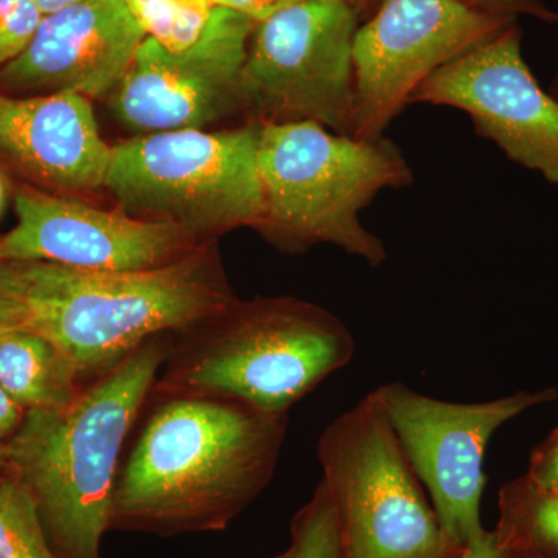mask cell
<instances>
[{
  "mask_svg": "<svg viewBox=\"0 0 558 558\" xmlns=\"http://www.w3.org/2000/svg\"><path fill=\"white\" fill-rule=\"evenodd\" d=\"M138 422L113 487L110 531L175 537L226 531L266 490L289 414L149 392Z\"/></svg>",
  "mask_w": 558,
  "mask_h": 558,
  "instance_id": "1",
  "label": "cell"
},
{
  "mask_svg": "<svg viewBox=\"0 0 558 558\" xmlns=\"http://www.w3.org/2000/svg\"><path fill=\"white\" fill-rule=\"evenodd\" d=\"M170 347L160 333L92 381L72 405L27 411L5 440L11 475L35 501L57 558H101L128 439Z\"/></svg>",
  "mask_w": 558,
  "mask_h": 558,
  "instance_id": "2",
  "label": "cell"
},
{
  "mask_svg": "<svg viewBox=\"0 0 558 558\" xmlns=\"http://www.w3.org/2000/svg\"><path fill=\"white\" fill-rule=\"evenodd\" d=\"M13 263L27 330L58 344L86 385L153 337L211 317L236 300L213 242L186 258L149 270Z\"/></svg>",
  "mask_w": 558,
  "mask_h": 558,
  "instance_id": "3",
  "label": "cell"
},
{
  "mask_svg": "<svg viewBox=\"0 0 558 558\" xmlns=\"http://www.w3.org/2000/svg\"><path fill=\"white\" fill-rule=\"evenodd\" d=\"M355 349L343 319L317 304L293 296L234 300L170 333L150 392L211 396L267 414H289L348 366Z\"/></svg>",
  "mask_w": 558,
  "mask_h": 558,
  "instance_id": "4",
  "label": "cell"
},
{
  "mask_svg": "<svg viewBox=\"0 0 558 558\" xmlns=\"http://www.w3.org/2000/svg\"><path fill=\"white\" fill-rule=\"evenodd\" d=\"M258 168L264 215L256 229L271 244L288 253L332 244L371 267L387 260L360 213L380 191L413 183L391 140L355 138L315 123L263 124Z\"/></svg>",
  "mask_w": 558,
  "mask_h": 558,
  "instance_id": "5",
  "label": "cell"
},
{
  "mask_svg": "<svg viewBox=\"0 0 558 558\" xmlns=\"http://www.w3.org/2000/svg\"><path fill=\"white\" fill-rule=\"evenodd\" d=\"M259 124L207 132H146L110 150L105 189L121 211L163 220L202 242L264 215L258 168Z\"/></svg>",
  "mask_w": 558,
  "mask_h": 558,
  "instance_id": "6",
  "label": "cell"
},
{
  "mask_svg": "<svg viewBox=\"0 0 558 558\" xmlns=\"http://www.w3.org/2000/svg\"><path fill=\"white\" fill-rule=\"evenodd\" d=\"M317 458L341 558H462L374 396L330 421Z\"/></svg>",
  "mask_w": 558,
  "mask_h": 558,
  "instance_id": "7",
  "label": "cell"
},
{
  "mask_svg": "<svg viewBox=\"0 0 558 558\" xmlns=\"http://www.w3.org/2000/svg\"><path fill=\"white\" fill-rule=\"evenodd\" d=\"M359 27L347 0H296L258 22L244 70L252 123H315L349 135Z\"/></svg>",
  "mask_w": 558,
  "mask_h": 558,
  "instance_id": "8",
  "label": "cell"
},
{
  "mask_svg": "<svg viewBox=\"0 0 558 558\" xmlns=\"http://www.w3.org/2000/svg\"><path fill=\"white\" fill-rule=\"evenodd\" d=\"M371 395L387 414L440 526L464 549L487 531L481 499L488 442L512 418L558 398L557 389L548 388L459 403L429 398L402 381L380 385Z\"/></svg>",
  "mask_w": 558,
  "mask_h": 558,
  "instance_id": "9",
  "label": "cell"
},
{
  "mask_svg": "<svg viewBox=\"0 0 558 558\" xmlns=\"http://www.w3.org/2000/svg\"><path fill=\"white\" fill-rule=\"evenodd\" d=\"M513 24L462 0H384L355 33L349 135L384 137L429 75Z\"/></svg>",
  "mask_w": 558,
  "mask_h": 558,
  "instance_id": "10",
  "label": "cell"
},
{
  "mask_svg": "<svg viewBox=\"0 0 558 558\" xmlns=\"http://www.w3.org/2000/svg\"><path fill=\"white\" fill-rule=\"evenodd\" d=\"M256 22L215 7L190 49L171 53L146 36L112 97V110L134 131L202 130L244 110V70Z\"/></svg>",
  "mask_w": 558,
  "mask_h": 558,
  "instance_id": "11",
  "label": "cell"
},
{
  "mask_svg": "<svg viewBox=\"0 0 558 558\" xmlns=\"http://www.w3.org/2000/svg\"><path fill=\"white\" fill-rule=\"evenodd\" d=\"M413 102L464 110L481 137L558 185V100L524 61L515 24L436 70Z\"/></svg>",
  "mask_w": 558,
  "mask_h": 558,
  "instance_id": "12",
  "label": "cell"
},
{
  "mask_svg": "<svg viewBox=\"0 0 558 558\" xmlns=\"http://www.w3.org/2000/svg\"><path fill=\"white\" fill-rule=\"evenodd\" d=\"M14 213L16 226L0 234V260L98 271L149 270L208 244L175 223L94 207L28 183L14 193Z\"/></svg>",
  "mask_w": 558,
  "mask_h": 558,
  "instance_id": "13",
  "label": "cell"
},
{
  "mask_svg": "<svg viewBox=\"0 0 558 558\" xmlns=\"http://www.w3.org/2000/svg\"><path fill=\"white\" fill-rule=\"evenodd\" d=\"M146 38L124 0H80L46 14L16 60L0 68V94H112Z\"/></svg>",
  "mask_w": 558,
  "mask_h": 558,
  "instance_id": "14",
  "label": "cell"
},
{
  "mask_svg": "<svg viewBox=\"0 0 558 558\" xmlns=\"http://www.w3.org/2000/svg\"><path fill=\"white\" fill-rule=\"evenodd\" d=\"M110 150L89 98L0 94V165L28 185L75 197L105 189Z\"/></svg>",
  "mask_w": 558,
  "mask_h": 558,
  "instance_id": "15",
  "label": "cell"
},
{
  "mask_svg": "<svg viewBox=\"0 0 558 558\" xmlns=\"http://www.w3.org/2000/svg\"><path fill=\"white\" fill-rule=\"evenodd\" d=\"M0 385L25 413L65 409L87 387L73 360L33 330L0 333Z\"/></svg>",
  "mask_w": 558,
  "mask_h": 558,
  "instance_id": "16",
  "label": "cell"
},
{
  "mask_svg": "<svg viewBox=\"0 0 558 558\" xmlns=\"http://www.w3.org/2000/svg\"><path fill=\"white\" fill-rule=\"evenodd\" d=\"M505 550L558 558V492L545 490L526 475L499 488L494 529Z\"/></svg>",
  "mask_w": 558,
  "mask_h": 558,
  "instance_id": "17",
  "label": "cell"
},
{
  "mask_svg": "<svg viewBox=\"0 0 558 558\" xmlns=\"http://www.w3.org/2000/svg\"><path fill=\"white\" fill-rule=\"evenodd\" d=\"M148 38L171 53L190 49L211 20L213 0H124Z\"/></svg>",
  "mask_w": 558,
  "mask_h": 558,
  "instance_id": "18",
  "label": "cell"
},
{
  "mask_svg": "<svg viewBox=\"0 0 558 558\" xmlns=\"http://www.w3.org/2000/svg\"><path fill=\"white\" fill-rule=\"evenodd\" d=\"M0 558H57L35 501L13 475L0 484Z\"/></svg>",
  "mask_w": 558,
  "mask_h": 558,
  "instance_id": "19",
  "label": "cell"
},
{
  "mask_svg": "<svg viewBox=\"0 0 558 558\" xmlns=\"http://www.w3.org/2000/svg\"><path fill=\"white\" fill-rule=\"evenodd\" d=\"M290 558H341L332 502L323 481L290 523Z\"/></svg>",
  "mask_w": 558,
  "mask_h": 558,
  "instance_id": "20",
  "label": "cell"
},
{
  "mask_svg": "<svg viewBox=\"0 0 558 558\" xmlns=\"http://www.w3.org/2000/svg\"><path fill=\"white\" fill-rule=\"evenodd\" d=\"M44 16L33 0H0V68L31 46Z\"/></svg>",
  "mask_w": 558,
  "mask_h": 558,
  "instance_id": "21",
  "label": "cell"
},
{
  "mask_svg": "<svg viewBox=\"0 0 558 558\" xmlns=\"http://www.w3.org/2000/svg\"><path fill=\"white\" fill-rule=\"evenodd\" d=\"M27 330V311L13 260H0V333Z\"/></svg>",
  "mask_w": 558,
  "mask_h": 558,
  "instance_id": "22",
  "label": "cell"
},
{
  "mask_svg": "<svg viewBox=\"0 0 558 558\" xmlns=\"http://www.w3.org/2000/svg\"><path fill=\"white\" fill-rule=\"evenodd\" d=\"M524 475L545 490L558 492V425L532 451Z\"/></svg>",
  "mask_w": 558,
  "mask_h": 558,
  "instance_id": "23",
  "label": "cell"
},
{
  "mask_svg": "<svg viewBox=\"0 0 558 558\" xmlns=\"http://www.w3.org/2000/svg\"><path fill=\"white\" fill-rule=\"evenodd\" d=\"M473 9L517 20L519 14L538 17L546 22H558V13L546 9L538 0H462Z\"/></svg>",
  "mask_w": 558,
  "mask_h": 558,
  "instance_id": "24",
  "label": "cell"
},
{
  "mask_svg": "<svg viewBox=\"0 0 558 558\" xmlns=\"http://www.w3.org/2000/svg\"><path fill=\"white\" fill-rule=\"evenodd\" d=\"M293 2L296 0H213L215 7L236 11L242 16L255 21L256 24L269 20L279 10L286 9Z\"/></svg>",
  "mask_w": 558,
  "mask_h": 558,
  "instance_id": "25",
  "label": "cell"
},
{
  "mask_svg": "<svg viewBox=\"0 0 558 558\" xmlns=\"http://www.w3.org/2000/svg\"><path fill=\"white\" fill-rule=\"evenodd\" d=\"M25 411L10 398L9 392L0 385V440L5 442L20 428Z\"/></svg>",
  "mask_w": 558,
  "mask_h": 558,
  "instance_id": "26",
  "label": "cell"
},
{
  "mask_svg": "<svg viewBox=\"0 0 558 558\" xmlns=\"http://www.w3.org/2000/svg\"><path fill=\"white\" fill-rule=\"evenodd\" d=\"M462 558H505V549L499 545L494 531H486L483 537L465 549Z\"/></svg>",
  "mask_w": 558,
  "mask_h": 558,
  "instance_id": "27",
  "label": "cell"
},
{
  "mask_svg": "<svg viewBox=\"0 0 558 558\" xmlns=\"http://www.w3.org/2000/svg\"><path fill=\"white\" fill-rule=\"evenodd\" d=\"M347 2L357 11L360 20H362V17L369 16V14L373 16V13H376L384 0H347Z\"/></svg>",
  "mask_w": 558,
  "mask_h": 558,
  "instance_id": "28",
  "label": "cell"
},
{
  "mask_svg": "<svg viewBox=\"0 0 558 558\" xmlns=\"http://www.w3.org/2000/svg\"><path fill=\"white\" fill-rule=\"evenodd\" d=\"M44 14L54 13V11L65 9L72 3L80 2V0H33Z\"/></svg>",
  "mask_w": 558,
  "mask_h": 558,
  "instance_id": "29",
  "label": "cell"
},
{
  "mask_svg": "<svg viewBox=\"0 0 558 558\" xmlns=\"http://www.w3.org/2000/svg\"><path fill=\"white\" fill-rule=\"evenodd\" d=\"M11 475L9 453H7L5 442L0 440V484Z\"/></svg>",
  "mask_w": 558,
  "mask_h": 558,
  "instance_id": "30",
  "label": "cell"
},
{
  "mask_svg": "<svg viewBox=\"0 0 558 558\" xmlns=\"http://www.w3.org/2000/svg\"><path fill=\"white\" fill-rule=\"evenodd\" d=\"M7 201V185L5 180H3L2 172H0V213H2L3 207H5Z\"/></svg>",
  "mask_w": 558,
  "mask_h": 558,
  "instance_id": "31",
  "label": "cell"
},
{
  "mask_svg": "<svg viewBox=\"0 0 558 558\" xmlns=\"http://www.w3.org/2000/svg\"><path fill=\"white\" fill-rule=\"evenodd\" d=\"M505 558H539L534 554L521 553V550H505Z\"/></svg>",
  "mask_w": 558,
  "mask_h": 558,
  "instance_id": "32",
  "label": "cell"
},
{
  "mask_svg": "<svg viewBox=\"0 0 558 558\" xmlns=\"http://www.w3.org/2000/svg\"><path fill=\"white\" fill-rule=\"evenodd\" d=\"M550 95L558 100V75L554 80L553 86H550Z\"/></svg>",
  "mask_w": 558,
  "mask_h": 558,
  "instance_id": "33",
  "label": "cell"
},
{
  "mask_svg": "<svg viewBox=\"0 0 558 558\" xmlns=\"http://www.w3.org/2000/svg\"><path fill=\"white\" fill-rule=\"evenodd\" d=\"M269 558H290L289 549L282 550L281 554H277V556L269 557Z\"/></svg>",
  "mask_w": 558,
  "mask_h": 558,
  "instance_id": "34",
  "label": "cell"
}]
</instances>
